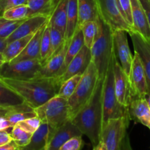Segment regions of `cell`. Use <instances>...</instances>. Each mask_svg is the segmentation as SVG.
<instances>
[{"label":"cell","mask_w":150,"mask_h":150,"mask_svg":"<svg viewBox=\"0 0 150 150\" xmlns=\"http://www.w3.org/2000/svg\"><path fill=\"white\" fill-rule=\"evenodd\" d=\"M42 67L40 59L23 60L15 63L4 62L0 67V78L28 80L35 79Z\"/></svg>","instance_id":"52a82bcc"},{"label":"cell","mask_w":150,"mask_h":150,"mask_svg":"<svg viewBox=\"0 0 150 150\" xmlns=\"http://www.w3.org/2000/svg\"><path fill=\"white\" fill-rule=\"evenodd\" d=\"M145 98H146V100H147L148 104H149V106L150 108V92H148V93L146 94V95L145 96Z\"/></svg>","instance_id":"7dc6e473"},{"label":"cell","mask_w":150,"mask_h":150,"mask_svg":"<svg viewBox=\"0 0 150 150\" xmlns=\"http://www.w3.org/2000/svg\"><path fill=\"white\" fill-rule=\"evenodd\" d=\"M81 29L83 32L84 45L89 48H91L97 36V33H98V21H91L86 22L82 25Z\"/></svg>","instance_id":"4dcf8cb0"},{"label":"cell","mask_w":150,"mask_h":150,"mask_svg":"<svg viewBox=\"0 0 150 150\" xmlns=\"http://www.w3.org/2000/svg\"><path fill=\"white\" fill-rule=\"evenodd\" d=\"M131 6L133 30L140 34L146 40H150V26L140 0H131Z\"/></svg>","instance_id":"d6986e66"},{"label":"cell","mask_w":150,"mask_h":150,"mask_svg":"<svg viewBox=\"0 0 150 150\" xmlns=\"http://www.w3.org/2000/svg\"><path fill=\"white\" fill-rule=\"evenodd\" d=\"M35 34L28 35L24 38H21V39L16 40L7 44L6 48L2 52V55L5 62H10L12 60L17 57L26 48V46Z\"/></svg>","instance_id":"484cf974"},{"label":"cell","mask_w":150,"mask_h":150,"mask_svg":"<svg viewBox=\"0 0 150 150\" xmlns=\"http://www.w3.org/2000/svg\"><path fill=\"white\" fill-rule=\"evenodd\" d=\"M100 16L112 31L123 29L129 32L133 30L122 15L117 0H97Z\"/></svg>","instance_id":"9c48e42d"},{"label":"cell","mask_w":150,"mask_h":150,"mask_svg":"<svg viewBox=\"0 0 150 150\" xmlns=\"http://www.w3.org/2000/svg\"><path fill=\"white\" fill-rule=\"evenodd\" d=\"M59 0H28L27 5L29 7L32 16H51L54 7Z\"/></svg>","instance_id":"83f0119b"},{"label":"cell","mask_w":150,"mask_h":150,"mask_svg":"<svg viewBox=\"0 0 150 150\" xmlns=\"http://www.w3.org/2000/svg\"><path fill=\"white\" fill-rule=\"evenodd\" d=\"M26 20V19H25ZM24 20L11 21L7 20L1 16L0 17V38L7 39Z\"/></svg>","instance_id":"836d02e7"},{"label":"cell","mask_w":150,"mask_h":150,"mask_svg":"<svg viewBox=\"0 0 150 150\" xmlns=\"http://www.w3.org/2000/svg\"><path fill=\"white\" fill-rule=\"evenodd\" d=\"M49 139V128L47 123H41L39 128L32 134L29 143L21 150H45Z\"/></svg>","instance_id":"cb8c5ba5"},{"label":"cell","mask_w":150,"mask_h":150,"mask_svg":"<svg viewBox=\"0 0 150 150\" xmlns=\"http://www.w3.org/2000/svg\"><path fill=\"white\" fill-rule=\"evenodd\" d=\"M129 79L130 83V100L136 98H145L148 93L147 79L140 57L136 52L133 56Z\"/></svg>","instance_id":"30bf717a"},{"label":"cell","mask_w":150,"mask_h":150,"mask_svg":"<svg viewBox=\"0 0 150 150\" xmlns=\"http://www.w3.org/2000/svg\"><path fill=\"white\" fill-rule=\"evenodd\" d=\"M114 56L104 78L103 85V125L112 119L129 117L127 108L120 103L115 93L113 65Z\"/></svg>","instance_id":"8992f818"},{"label":"cell","mask_w":150,"mask_h":150,"mask_svg":"<svg viewBox=\"0 0 150 150\" xmlns=\"http://www.w3.org/2000/svg\"><path fill=\"white\" fill-rule=\"evenodd\" d=\"M0 79L4 84L17 92L33 109L56 96L60 88L56 79L35 78L28 80Z\"/></svg>","instance_id":"6da1fadb"},{"label":"cell","mask_w":150,"mask_h":150,"mask_svg":"<svg viewBox=\"0 0 150 150\" xmlns=\"http://www.w3.org/2000/svg\"><path fill=\"white\" fill-rule=\"evenodd\" d=\"M83 45H84V39H83V32H82L81 29H77L74 35L70 40L68 48H67L64 63V72L72 59L79 54Z\"/></svg>","instance_id":"4316f807"},{"label":"cell","mask_w":150,"mask_h":150,"mask_svg":"<svg viewBox=\"0 0 150 150\" xmlns=\"http://www.w3.org/2000/svg\"><path fill=\"white\" fill-rule=\"evenodd\" d=\"M131 38L135 52L139 54L143 64L148 83V92H150V40H146L139 33L131 30L127 32Z\"/></svg>","instance_id":"9a60e30c"},{"label":"cell","mask_w":150,"mask_h":150,"mask_svg":"<svg viewBox=\"0 0 150 150\" xmlns=\"http://www.w3.org/2000/svg\"><path fill=\"white\" fill-rule=\"evenodd\" d=\"M140 1L142 3V6H143L145 13H146V17H147L148 21H149L150 26V1L149 0H140Z\"/></svg>","instance_id":"b9f144b4"},{"label":"cell","mask_w":150,"mask_h":150,"mask_svg":"<svg viewBox=\"0 0 150 150\" xmlns=\"http://www.w3.org/2000/svg\"><path fill=\"white\" fill-rule=\"evenodd\" d=\"M79 21L78 0H68L67 12V28L65 40L70 41L76 32Z\"/></svg>","instance_id":"d4e9b609"},{"label":"cell","mask_w":150,"mask_h":150,"mask_svg":"<svg viewBox=\"0 0 150 150\" xmlns=\"http://www.w3.org/2000/svg\"><path fill=\"white\" fill-rule=\"evenodd\" d=\"M129 117L112 119L103 125L101 140L105 143L107 150H120L126 136L129 126Z\"/></svg>","instance_id":"ba28073f"},{"label":"cell","mask_w":150,"mask_h":150,"mask_svg":"<svg viewBox=\"0 0 150 150\" xmlns=\"http://www.w3.org/2000/svg\"><path fill=\"white\" fill-rule=\"evenodd\" d=\"M130 120H134L150 129V108L145 98L130 100L127 106Z\"/></svg>","instance_id":"ac0fdd59"},{"label":"cell","mask_w":150,"mask_h":150,"mask_svg":"<svg viewBox=\"0 0 150 150\" xmlns=\"http://www.w3.org/2000/svg\"><path fill=\"white\" fill-rule=\"evenodd\" d=\"M149 1H150V0H149Z\"/></svg>","instance_id":"f5cc1de1"},{"label":"cell","mask_w":150,"mask_h":150,"mask_svg":"<svg viewBox=\"0 0 150 150\" xmlns=\"http://www.w3.org/2000/svg\"><path fill=\"white\" fill-rule=\"evenodd\" d=\"M19 147L13 141L10 143L7 144L0 146V150H16Z\"/></svg>","instance_id":"ee69618b"},{"label":"cell","mask_w":150,"mask_h":150,"mask_svg":"<svg viewBox=\"0 0 150 150\" xmlns=\"http://www.w3.org/2000/svg\"><path fill=\"white\" fill-rule=\"evenodd\" d=\"M127 32L123 29H117L113 32L114 51L119 62L123 70L129 76L133 62L132 55L127 40Z\"/></svg>","instance_id":"7c38bea8"},{"label":"cell","mask_w":150,"mask_h":150,"mask_svg":"<svg viewBox=\"0 0 150 150\" xmlns=\"http://www.w3.org/2000/svg\"><path fill=\"white\" fill-rule=\"evenodd\" d=\"M91 62H92L91 49L84 45L81 50L79 51V54L70 62L64 74L58 79H57L60 86L63 82L77 74H83V73L89 67Z\"/></svg>","instance_id":"5bb4252c"},{"label":"cell","mask_w":150,"mask_h":150,"mask_svg":"<svg viewBox=\"0 0 150 150\" xmlns=\"http://www.w3.org/2000/svg\"><path fill=\"white\" fill-rule=\"evenodd\" d=\"M0 59L1 60H4V57H3V55L1 53H0Z\"/></svg>","instance_id":"681fc988"},{"label":"cell","mask_w":150,"mask_h":150,"mask_svg":"<svg viewBox=\"0 0 150 150\" xmlns=\"http://www.w3.org/2000/svg\"><path fill=\"white\" fill-rule=\"evenodd\" d=\"M7 45V40H6V39L0 38V53L2 54V52L4 51V49L6 48Z\"/></svg>","instance_id":"bcb514c9"},{"label":"cell","mask_w":150,"mask_h":150,"mask_svg":"<svg viewBox=\"0 0 150 150\" xmlns=\"http://www.w3.org/2000/svg\"><path fill=\"white\" fill-rule=\"evenodd\" d=\"M11 134L7 130H0V146L7 144L13 142Z\"/></svg>","instance_id":"ab89813d"},{"label":"cell","mask_w":150,"mask_h":150,"mask_svg":"<svg viewBox=\"0 0 150 150\" xmlns=\"http://www.w3.org/2000/svg\"><path fill=\"white\" fill-rule=\"evenodd\" d=\"M49 21V20H48ZM46 23V24H47ZM46 24L41 27L38 32H35L34 36L29 41L26 48L17 57L12 60L10 63L18 62L23 60L40 59V43L42 40V34L45 29Z\"/></svg>","instance_id":"ffe728a7"},{"label":"cell","mask_w":150,"mask_h":150,"mask_svg":"<svg viewBox=\"0 0 150 150\" xmlns=\"http://www.w3.org/2000/svg\"><path fill=\"white\" fill-rule=\"evenodd\" d=\"M2 17L7 20L20 21L25 20L33 16H32L31 10L27 4H23L8 9L4 12Z\"/></svg>","instance_id":"f1b7e54d"},{"label":"cell","mask_w":150,"mask_h":150,"mask_svg":"<svg viewBox=\"0 0 150 150\" xmlns=\"http://www.w3.org/2000/svg\"><path fill=\"white\" fill-rule=\"evenodd\" d=\"M81 132L71 120L59 127L49 139L45 150H59L67 141L75 136H82Z\"/></svg>","instance_id":"e0dca14e"},{"label":"cell","mask_w":150,"mask_h":150,"mask_svg":"<svg viewBox=\"0 0 150 150\" xmlns=\"http://www.w3.org/2000/svg\"><path fill=\"white\" fill-rule=\"evenodd\" d=\"M10 134L13 138V142L18 145L19 148H22L26 146L30 142L32 136V133L25 131L18 125H16L14 127H12Z\"/></svg>","instance_id":"1f68e13d"},{"label":"cell","mask_w":150,"mask_h":150,"mask_svg":"<svg viewBox=\"0 0 150 150\" xmlns=\"http://www.w3.org/2000/svg\"><path fill=\"white\" fill-rule=\"evenodd\" d=\"M0 83H1V79H0Z\"/></svg>","instance_id":"816d5d0a"},{"label":"cell","mask_w":150,"mask_h":150,"mask_svg":"<svg viewBox=\"0 0 150 150\" xmlns=\"http://www.w3.org/2000/svg\"><path fill=\"white\" fill-rule=\"evenodd\" d=\"M114 89L117 98L121 105L127 108L130 100V83L129 76L123 70L119 62L114 51Z\"/></svg>","instance_id":"4fadbf2b"},{"label":"cell","mask_w":150,"mask_h":150,"mask_svg":"<svg viewBox=\"0 0 150 150\" xmlns=\"http://www.w3.org/2000/svg\"><path fill=\"white\" fill-rule=\"evenodd\" d=\"M26 103L17 92L2 83H0V111H7L21 108Z\"/></svg>","instance_id":"44dd1931"},{"label":"cell","mask_w":150,"mask_h":150,"mask_svg":"<svg viewBox=\"0 0 150 150\" xmlns=\"http://www.w3.org/2000/svg\"><path fill=\"white\" fill-rule=\"evenodd\" d=\"M51 56V40H50V25L46 24L45 29L42 34L40 43V62L42 64Z\"/></svg>","instance_id":"d6a6232c"},{"label":"cell","mask_w":150,"mask_h":150,"mask_svg":"<svg viewBox=\"0 0 150 150\" xmlns=\"http://www.w3.org/2000/svg\"><path fill=\"white\" fill-rule=\"evenodd\" d=\"M68 0H59L49 18L50 26L59 31L65 38Z\"/></svg>","instance_id":"603a6c76"},{"label":"cell","mask_w":150,"mask_h":150,"mask_svg":"<svg viewBox=\"0 0 150 150\" xmlns=\"http://www.w3.org/2000/svg\"><path fill=\"white\" fill-rule=\"evenodd\" d=\"M93 150H107V147L105 146V143L102 140H100V142L96 146H94Z\"/></svg>","instance_id":"f6af8a7d"},{"label":"cell","mask_w":150,"mask_h":150,"mask_svg":"<svg viewBox=\"0 0 150 150\" xmlns=\"http://www.w3.org/2000/svg\"><path fill=\"white\" fill-rule=\"evenodd\" d=\"M13 127L11 123L5 117L3 111H0V130H7V129L12 128Z\"/></svg>","instance_id":"60d3db41"},{"label":"cell","mask_w":150,"mask_h":150,"mask_svg":"<svg viewBox=\"0 0 150 150\" xmlns=\"http://www.w3.org/2000/svg\"><path fill=\"white\" fill-rule=\"evenodd\" d=\"M49 18V16L40 15V16L30 17L24 20L15 30V32L6 39L7 44L16 40L21 39L28 35L35 34L41 27L48 23Z\"/></svg>","instance_id":"2e32d148"},{"label":"cell","mask_w":150,"mask_h":150,"mask_svg":"<svg viewBox=\"0 0 150 150\" xmlns=\"http://www.w3.org/2000/svg\"><path fill=\"white\" fill-rule=\"evenodd\" d=\"M35 111L42 122L48 124L49 139L61 126L70 120L68 100L57 95L35 108Z\"/></svg>","instance_id":"277c9868"},{"label":"cell","mask_w":150,"mask_h":150,"mask_svg":"<svg viewBox=\"0 0 150 150\" xmlns=\"http://www.w3.org/2000/svg\"><path fill=\"white\" fill-rule=\"evenodd\" d=\"M28 0H0V17L4 11L12 7L27 4Z\"/></svg>","instance_id":"f35d334b"},{"label":"cell","mask_w":150,"mask_h":150,"mask_svg":"<svg viewBox=\"0 0 150 150\" xmlns=\"http://www.w3.org/2000/svg\"><path fill=\"white\" fill-rule=\"evenodd\" d=\"M98 23V33L90 49L92 62L96 67L99 79H104L114 54L113 31L100 16Z\"/></svg>","instance_id":"3957f363"},{"label":"cell","mask_w":150,"mask_h":150,"mask_svg":"<svg viewBox=\"0 0 150 150\" xmlns=\"http://www.w3.org/2000/svg\"><path fill=\"white\" fill-rule=\"evenodd\" d=\"M41 123H42V121L40 120V119L38 117H35L23 120V121L18 123L17 125L19 127H21L23 130H24L25 131L33 134L39 128Z\"/></svg>","instance_id":"8d00e7d4"},{"label":"cell","mask_w":150,"mask_h":150,"mask_svg":"<svg viewBox=\"0 0 150 150\" xmlns=\"http://www.w3.org/2000/svg\"><path fill=\"white\" fill-rule=\"evenodd\" d=\"M70 41L65 40L61 48L42 64L35 78L58 79L64 73V63Z\"/></svg>","instance_id":"8fae6325"},{"label":"cell","mask_w":150,"mask_h":150,"mask_svg":"<svg viewBox=\"0 0 150 150\" xmlns=\"http://www.w3.org/2000/svg\"><path fill=\"white\" fill-rule=\"evenodd\" d=\"M120 150H133L131 146V144H130V139H129V136L127 134L126 135V136L125 137Z\"/></svg>","instance_id":"7bdbcfd3"},{"label":"cell","mask_w":150,"mask_h":150,"mask_svg":"<svg viewBox=\"0 0 150 150\" xmlns=\"http://www.w3.org/2000/svg\"><path fill=\"white\" fill-rule=\"evenodd\" d=\"M83 145L82 136H75L65 142L59 150H81Z\"/></svg>","instance_id":"74e56055"},{"label":"cell","mask_w":150,"mask_h":150,"mask_svg":"<svg viewBox=\"0 0 150 150\" xmlns=\"http://www.w3.org/2000/svg\"><path fill=\"white\" fill-rule=\"evenodd\" d=\"M104 79L98 80L96 89L87 104L71 120L93 146L101 140L103 130V85Z\"/></svg>","instance_id":"7a4b0ae2"},{"label":"cell","mask_w":150,"mask_h":150,"mask_svg":"<svg viewBox=\"0 0 150 150\" xmlns=\"http://www.w3.org/2000/svg\"><path fill=\"white\" fill-rule=\"evenodd\" d=\"M83 74H77L70 78L62 83L57 95L68 100L76 91Z\"/></svg>","instance_id":"f546056e"},{"label":"cell","mask_w":150,"mask_h":150,"mask_svg":"<svg viewBox=\"0 0 150 150\" xmlns=\"http://www.w3.org/2000/svg\"><path fill=\"white\" fill-rule=\"evenodd\" d=\"M78 9L77 29H81L82 25L88 21H97L100 16L97 0H78Z\"/></svg>","instance_id":"7402d4cb"},{"label":"cell","mask_w":150,"mask_h":150,"mask_svg":"<svg viewBox=\"0 0 150 150\" xmlns=\"http://www.w3.org/2000/svg\"><path fill=\"white\" fill-rule=\"evenodd\" d=\"M98 80L99 76L98 70L95 64L91 62L89 67L83 73L76 91L67 100L70 108V120H73L90 100L96 89Z\"/></svg>","instance_id":"5b68a950"},{"label":"cell","mask_w":150,"mask_h":150,"mask_svg":"<svg viewBox=\"0 0 150 150\" xmlns=\"http://www.w3.org/2000/svg\"><path fill=\"white\" fill-rule=\"evenodd\" d=\"M4 62H5V61H4V60H1V59H0V67H1V66L2 65V64H4Z\"/></svg>","instance_id":"c3c4849f"},{"label":"cell","mask_w":150,"mask_h":150,"mask_svg":"<svg viewBox=\"0 0 150 150\" xmlns=\"http://www.w3.org/2000/svg\"><path fill=\"white\" fill-rule=\"evenodd\" d=\"M117 2L123 18L133 29L131 0H117Z\"/></svg>","instance_id":"d590c367"},{"label":"cell","mask_w":150,"mask_h":150,"mask_svg":"<svg viewBox=\"0 0 150 150\" xmlns=\"http://www.w3.org/2000/svg\"><path fill=\"white\" fill-rule=\"evenodd\" d=\"M16 150H21V149H20V148H18V149H16Z\"/></svg>","instance_id":"f907efd6"},{"label":"cell","mask_w":150,"mask_h":150,"mask_svg":"<svg viewBox=\"0 0 150 150\" xmlns=\"http://www.w3.org/2000/svg\"><path fill=\"white\" fill-rule=\"evenodd\" d=\"M50 40H51V56H52L64 43L65 38L59 31L57 30L53 26H50Z\"/></svg>","instance_id":"e575fe53"}]
</instances>
